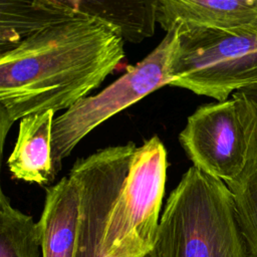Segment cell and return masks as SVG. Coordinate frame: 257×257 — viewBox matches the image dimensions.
Returning a JSON list of instances; mask_svg holds the SVG:
<instances>
[{"label": "cell", "instance_id": "6da1fadb", "mask_svg": "<svg viewBox=\"0 0 257 257\" xmlns=\"http://www.w3.org/2000/svg\"><path fill=\"white\" fill-rule=\"evenodd\" d=\"M118 27L81 11L0 53L1 152L15 120L67 110L98 87L124 57Z\"/></svg>", "mask_w": 257, "mask_h": 257}, {"label": "cell", "instance_id": "7a4b0ae2", "mask_svg": "<svg viewBox=\"0 0 257 257\" xmlns=\"http://www.w3.org/2000/svg\"><path fill=\"white\" fill-rule=\"evenodd\" d=\"M73 168L91 185L104 209V257H145L156 248L167 179V151L154 136L107 147Z\"/></svg>", "mask_w": 257, "mask_h": 257}, {"label": "cell", "instance_id": "3957f363", "mask_svg": "<svg viewBox=\"0 0 257 257\" xmlns=\"http://www.w3.org/2000/svg\"><path fill=\"white\" fill-rule=\"evenodd\" d=\"M155 249L158 257H249L226 183L190 167L166 202Z\"/></svg>", "mask_w": 257, "mask_h": 257}, {"label": "cell", "instance_id": "277c9868", "mask_svg": "<svg viewBox=\"0 0 257 257\" xmlns=\"http://www.w3.org/2000/svg\"><path fill=\"white\" fill-rule=\"evenodd\" d=\"M179 46V29L168 31L161 43L144 59L98 93L86 96L54 118L52 162L56 174L61 162L91 131L151 92L170 85Z\"/></svg>", "mask_w": 257, "mask_h": 257}, {"label": "cell", "instance_id": "5b68a950", "mask_svg": "<svg viewBox=\"0 0 257 257\" xmlns=\"http://www.w3.org/2000/svg\"><path fill=\"white\" fill-rule=\"evenodd\" d=\"M257 83V35L212 29L179 30L172 86L225 101Z\"/></svg>", "mask_w": 257, "mask_h": 257}, {"label": "cell", "instance_id": "8992f818", "mask_svg": "<svg viewBox=\"0 0 257 257\" xmlns=\"http://www.w3.org/2000/svg\"><path fill=\"white\" fill-rule=\"evenodd\" d=\"M248 130V108L236 91L225 101L199 106L188 117L179 141L194 167L228 183L245 167Z\"/></svg>", "mask_w": 257, "mask_h": 257}, {"label": "cell", "instance_id": "52a82bcc", "mask_svg": "<svg viewBox=\"0 0 257 257\" xmlns=\"http://www.w3.org/2000/svg\"><path fill=\"white\" fill-rule=\"evenodd\" d=\"M157 22L166 32L177 27L257 35V0H158Z\"/></svg>", "mask_w": 257, "mask_h": 257}, {"label": "cell", "instance_id": "ba28073f", "mask_svg": "<svg viewBox=\"0 0 257 257\" xmlns=\"http://www.w3.org/2000/svg\"><path fill=\"white\" fill-rule=\"evenodd\" d=\"M80 223L78 190L67 176L46 189L38 221L42 257H73Z\"/></svg>", "mask_w": 257, "mask_h": 257}, {"label": "cell", "instance_id": "9c48e42d", "mask_svg": "<svg viewBox=\"0 0 257 257\" xmlns=\"http://www.w3.org/2000/svg\"><path fill=\"white\" fill-rule=\"evenodd\" d=\"M55 111L47 110L22 117L17 140L7 166L15 179L43 186L56 172L52 162V128Z\"/></svg>", "mask_w": 257, "mask_h": 257}, {"label": "cell", "instance_id": "30bf717a", "mask_svg": "<svg viewBox=\"0 0 257 257\" xmlns=\"http://www.w3.org/2000/svg\"><path fill=\"white\" fill-rule=\"evenodd\" d=\"M81 12L72 0L0 1L1 52L12 49L27 37Z\"/></svg>", "mask_w": 257, "mask_h": 257}, {"label": "cell", "instance_id": "8fae6325", "mask_svg": "<svg viewBox=\"0 0 257 257\" xmlns=\"http://www.w3.org/2000/svg\"><path fill=\"white\" fill-rule=\"evenodd\" d=\"M237 93L244 99L249 112L248 152L242 173L226 185L234 197L249 257H257V83Z\"/></svg>", "mask_w": 257, "mask_h": 257}, {"label": "cell", "instance_id": "7c38bea8", "mask_svg": "<svg viewBox=\"0 0 257 257\" xmlns=\"http://www.w3.org/2000/svg\"><path fill=\"white\" fill-rule=\"evenodd\" d=\"M79 10L100 17L119 28L125 41L140 42L154 34L157 22V2L75 1Z\"/></svg>", "mask_w": 257, "mask_h": 257}, {"label": "cell", "instance_id": "4fadbf2b", "mask_svg": "<svg viewBox=\"0 0 257 257\" xmlns=\"http://www.w3.org/2000/svg\"><path fill=\"white\" fill-rule=\"evenodd\" d=\"M68 177L75 184L80 200V223L73 257H104L101 242L104 231L102 203L91 185L78 172L70 170ZM145 257H158L156 249Z\"/></svg>", "mask_w": 257, "mask_h": 257}, {"label": "cell", "instance_id": "5bb4252c", "mask_svg": "<svg viewBox=\"0 0 257 257\" xmlns=\"http://www.w3.org/2000/svg\"><path fill=\"white\" fill-rule=\"evenodd\" d=\"M41 237L38 222L14 208L0 191V257H39Z\"/></svg>", "mask_w": 257, "mask_h": 257}]
</instances>
